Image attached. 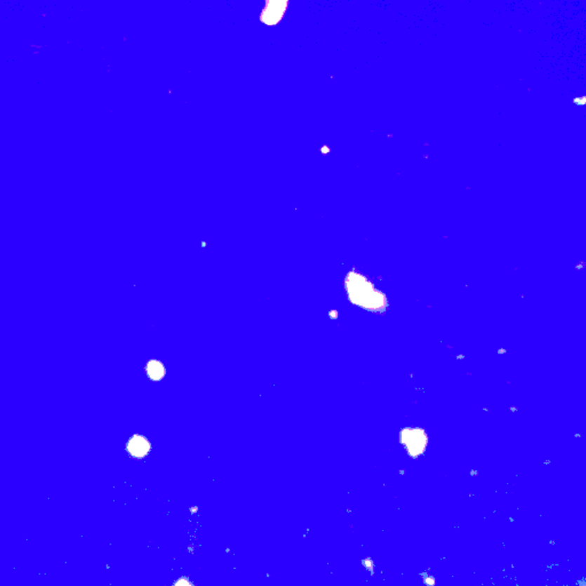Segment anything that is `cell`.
Segmentation results:
<instances>
[{
	"label": "cell",
	"mask_w": 586,
	"mask_h": 586,
	"mask_svg": "<svg viewBox=\"0 0 586 586\" xmlns=\"http://www.w3.org/2000/svg\"><path fill=\"white\" fill-rule=\"evenodd\" d=\"M288 6V0H267L261 8L259 21L267 27H277L284 19Z\"/></svg>",
	"instance_id": "cell-3"
},
{
	"label": "cell",
	"mask_w": 586,
	"mask_h": 586,
	"mask_svg": "<svg viewBox=\"0 0 586 586\" xmlns=\"http://www.w3.org/2000/svg\"><path fill=\"white\" fill-rule=\"evenodd\" d=\"M401 444L410 456L418 457L425 453L428 435L422 428L406 427L400 433Z\"/></svg>",
	"instance_id": "cell-2"
},
{
	"label": "cell",
	"mask_w": 586,
	"mask_h": 586,
	"mask_svg": "<svg viewBox=\"0 0 586 586\" xmlns=\"http://www.w3.org/2000/svg\"><path fill=\"white\" fill-rule=\"evenodd\" d=\"M344 288L347 300L354 306L369 310L384 312L387 308V298L379 291L371 281L357 270H349L344 279Z\"/></svg>",
	"instance_id": "cell-1"
},
{
	"label": "cell",
	"mask_w": 586,
	"mask_h": 586,
	"mask_svg": "<svg viewBox=\"0 0 586 586\" xmlns=\"http://www.w3.org/2000/svg\"><path fill=\"white\" fill-rule=\"evenodd\" d=\"M320 152H322L323 155H326V154H329L330 148L328 146L321 147Z\"/></svg>",
	"instance_id": "cell-8"
},
{
	"label": "cell",
	"mask_w": 586,
	"mask_h": 586,
	"mask_svg": "<svg viewBox=\"0 0 586 586\" xmlns=\"http://www.w3.org/2000/svg\"><path fill=\"white\" fill-rule=\"evenodd\" d=\"M201 246H202V248H205V246H208V243L202 242L201 243Z\"/></svg>",
	"instance_id": "cell-9"
},
{
	"label": "cell",
	"mask_w": 586,
	"mask_h": 586,
	"mask_svg": "<svg viewBox=\"0 0 586 586\" xmlns=\"http://www.w3.org/2000/svg\"><path fill=\"white\" fill-rule=\"evenodd\" d=\"M328 317H330V320H338V317H339L338 310H337V309L330 310L329 313H328Z\"/></svg>",
	"instance_id": "cell-6"
},
{
	"label": "cell",
	"mask_w": 586,
	"mask_h": 586,
	"mask_svg": "<svg viewBox=\"0 0 586 586\" xmlns=\"http://www.w3.org/2000/svg\"><path fill=\"white\" fill-rule=\"evenodd\" d=\"M143 373H145V375L148 380L157 384V382H163L166 378L168 368H166L163 361L156 359V357H152L145 363Z\"/></svg>",
	"instance_id": "cell-5"
},
{
	"label": "cell",
	"mask_w": 586,
	"mask_h": 586,
	"mask_svg": "<svg viewBox=\"0 0 586 586\" xmlns=\"http://www.w3.org/2000/svg\"><path fill=\"white\" fill-rule=\"evenodd\" d=\"M125 453L132 459L142 460L152 453V441L147 435L134 433L125 442Z\"/></svg>",
	"instance_id": "cell-4"
},
{
	"label": "cell",
	"mask_w": 586,
	"mask_h": 586,
	"mask_svg": "<svg viewBox=\"0 0 586 586\" xmlns=\"http://www.w3.org/2000/svg\"><path fill=\"white\" fill-rule=\"evenodd\" d=\"M174 586H192L189 582H187V580H181L180 582H178L177 584Z\"/></svg>",
	"instance_id": "cell-7"
}]
</instances>
